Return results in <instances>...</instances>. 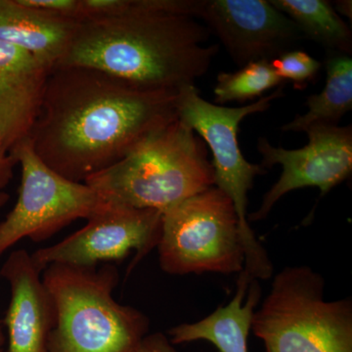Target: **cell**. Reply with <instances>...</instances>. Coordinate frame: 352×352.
<instances>
[{
    "label": "cell",
    "mask_w": 352,
    "mask_h": 352,
    "mask_svg": "<svg viewBox=\"0 0 352 352\" xmlns=\"http://www.w3.org/2000/svg\"><path fill=\"white\" fill-rule=\"evenodd\" d=\"M177 95L98 69L56 67L29 140L50 168L83 183L177 119Z\"/></svg>",
    "instance_id": "obj_1"
},
{
    "label": "cell",
    "mask_w": 352,
    "mask_h": 352,
    "mask_svg": "<svg viewBox=\"0 0 352 352\" xmlns=\"http://www.w3.org/2000/svg\"><path fill=\"white\" fill-rule=\"evenodd\" d=\"M210 34L195 18L178 14L82 21L57 67L98 69L138 87L178 91L210 69L219 51L208 45Z\"/></svg>",
    "instance_id": "obj_2"
},
{
    "label": "cell",
    "mask_w": 352,
    "mask_h": 352,
    "mask_svg": "<svg viewBox=\"0 0 352 352\" xmlns=\"http://www.w3.org/2000/svg\"><path fill=\"white\" fill-rule=\"evenodd\" d=\"M43 282L54 309L47 352H133L149 330V319L113 298L116 266L51 264Z\"/></svg>",
    "instance_id": "obj_3"
},
{
    "label": "cell",
    "mask_w": 352,
    "mask_h": 352,
    "mask_svg": "<svg viewBox=\"0 0 352 352\" xmlns=\"http://www.w3.org/2000/svg\"><path fill=\"white\" fill-rule=\"evenodd\" d=\"M85 184L107 201L164 212L214 185L203 139L176 119Z\"/></svg>",
    "instance_id": "obj_4"
},
{
    "label": "cell",
    "mask_w": 352,
    "mask_h": 352,
    "mask_svg": "<svg viewBox=\"0 0 352 352\" xmlns=\"http://www.w3.org/2000/svg\"><path fill=\"white\" fill-rule=\"evenodd\" d=\"M325 281L308 266L280 271L252 316L266 352H352L351 298L328 302Z\"/></svg>",
    "instance_id": "obj_5"
},
{
    "label": "cell",
    "mask_w": 352,
    "mask_h": 352,
    "mask_svg": "<svg viewBox=\"0 0 352 352\" xmlns=\"http://www.w3.org/2000/svg\"><path fill=\"white\" fill-rule=\"evenodd\" d=\"M283 88L244 107H226L210 103L201 96L196 85L178 90V119L201 136L212 154L214 187L221 190L235 208L244 248V271L252 280H268L273 265L267 252L259 244L248 220V195L256 176L265 175L261 164H252L243 156L238 141L241 122L248 116L263 113L283 96Z\"/></svg>",
    "instance_id": "obj_6"
},
{
    "label": "cell",
    "mask_w": 352,
    "mask_h": 352,
    "mask_svg": "<svg viewBox=\"0 0 352 352\" xmlns=\"http://www.w3.org/2000/svg\"><path fill=\"white\" fill-rule=\"evenodd\" d=\"M157 249L162 270L171 275L244 270L235 208L214 186L164 210Z\"/></svg>",
    "instance_id": "obj_7"
},
{
    "label": "cell",
    "mask_w": 352,
    "mask_h": 352,
    "mask_svg": "<svg viewBox=\"0 0 352 352\" xmlns=\"http://www.w3.org/2000/svg\"><path fill=\"white\" fill-rule=\"evenodd\" d=\"M9 153L22 168V179L17 203L0 222V256L24 238L41 242L76 219H90L107 203L85 183L50 168L29 138Z\"/></svg>",
    "instance_id": "obj_8"
},
{
    "label": "cell",
    "mask_w": 352,
    "mask_h": 352,
    "mask_svg": "<svg viewBox=\"0 0 352 352\" xmlns=\"http://www.w3.org/2000/svg\"><path fill=\"white\" fill-rule=\"evenodd\" d=\"M162 217L161 210L107 201L87 219V226L57 244L38 250L32 258L43 272L51 264L95 267L98 263L122 261L134 251L131 271L157 247Z\"/></svg>",
    "instance_id": "obj_9"
},
{
    "label": "cell",
    "mask_w": 352,
    "mask_h": 352,
    "mask_svg": "<svg viewBox=\"0 0 352 352\" xmlns=\"http://www.w3.org/2000/svg\"><path fill=\"white\" fill-rule=\"evenodd\" d=\"M305 133L307 144L296 150L274 147L265 138L258 139L261 166L266 170L281 164L283 171L263 197L258 210L248 215V220L265 219L275 204L294 190L316 187L326 195L351 175V126H314Z\"/></svg>",
    "instance_id": "obj_10"
},
{
    "label": "cell",
    "mask_w": 352,
    "mask_h": 352,
    "mask_svg": "<svg viewBox=\"0 0 352 352\" xmlns=\"http://www.w3.org/2000/svg\"><path fill=\"white\" fill-rule=\"evenodd\" d=\"M195 19L215 34L240 68L291 50L303 38L288 16L267 0H196Z\"/></svg>",
    "instance_id": "obj_11"
},
{
    "label": "cell",
    "mask_w": 352,
    "mask_h": 352,
    "mask_svg": "<svg viewBox=\"0 0 352 352\" xmlns=\"http://www.w3.org/2000/svg\"><path fill=\"white\" fill-rule=\"evenodd\" d=\"M41 272L25 250L11 252L0 270L10 286L11 298L6 318L7 352H47L54 326V309Z\"/></svg>",
    "instance_id": "obj_12"
},
{
    "label": "cell",
    "mask_w": 352,
    "mask_h": 352,
    "mask_svg": "<svg viewBox=\"0 0 352 352\" xmlns=\"http://www.w3.org/2000/svg\"><path fill=\"white\" fill-rule=\"evenodd\" d=\"M51 69L28 51L0 41V135L9 152L29 138Z\"/></svg>",
    "instance_id": "obj_13"
},
{
    "label": "cell",
    "mask_w": 352,
    "mask_h": 352,
    "mask_svg": "<svg viewBox=\"0 0 352 352\" xmlns=\"http://www.w3.org/2000/svg\"><path fill=\"white\" fill-rule=\"evenodd\" d=\"M261 296L258 280H251L242 271L232 300L226 307L217 308L203 320L171 328L168 331L171 344L207 340L219 352H249L248 338Z\"/></svg>",
    "instance_id": "obj_14"
},
{
    "label": "cell",
    "mask_w": 352,
    "mask_h": 352,
    "mask_svg": "<svg viewBox=\"0 0 352 352\" xmlns=\"http://www.w3.org/2000/svg\"><path fill=\"white\" fill-rule=\"evenodd\" d=\"M78 22L0 0V41L28 51L54 69L68 51Z\"/></svg>",
    "instance_id": "obj_15"
},
{
    "label": "cell",
    "mask_w": 352,
    "mask_h": 352,
    "mask_svg": "<svg viewBox=\"0 0 352 352\" xmlns=\"http://www.w3.org/2000/svg\"><path fill=\"white\" fill-rule=\"evenodd\" d=\"M326 85L320 94L310 95L307 113L282 126L283 131L305 132L314 126H338L352 109V59L331 53L326 60Z\"/></svg>",
    "instance_id": "obj_16"
},
{
    "label": "cell",
    "mask_w": 352,
    "mask_h": 352,
    "mask_svg": "<svg viewBox=\"0 0 352 352\" xmlns=\"http://www.w3.org/2000/svg\"><path fill=\"white\" fill-rule=\"evenodd\" d=\"M278 10L288 16L302 32L331 53L351 55L352 34L327 0H271Z\"/></svg>",
    "instance_id": "obj_17"
},
{
    "label": "cell",
    "mask_w": 352,
    "mask_h": 352,
    "mask_svg": "<svg viewBox=\"0 0 352 352\" xmlns=\"http://www.w3.org/2000/svg\"><path fill=\"white\" fill-rule=\"evenodd\" d=\"M283 82L270 60H259L233 73H219L214 88V101L219 106L230 102L244 103L263 97L264 92L280 87Z\"/></svg>",
    "instance_id": "obj_18"
},
{
    "label": "cell",
    "mask_w": 352,
    "mask_h": 352,
    "mask_svg": "<svg viewBox=\"0 0 352 352\" xmlns=\"http://www.w3.org/2000/svg\"><path fill=\"white\" fill-rule=\"evenodd\" d=\"M277 76L284 80L307 85L318 75L322 64L302 50H291L271 61Z\"/></svg>",
    "instance_id": "obj_19"
},
{
    "label": "cell",
    "mask_w": 352,
    "mask_h": 352,
    "mask_svg": "<svg viewBox=\"0 0 352 352\" xmlns=\"http://www.w3.org/2000/svg\"><path fill=\"white\" fill-rule=\"evenodd\" d=\"M21 3L50 15L78 22L80 0H20Z\"/></svg>",
    "instance_id": "obj_20"
},
{
    "label": "cell",
    "mask_w": 352,
    "mask_h": 352,
    "mask_svg": "<svg viewBox=\"0 0 352 352\" xmlns=\"http://www.w3.org/2000/svg\"><path fill=\"white\" fill-rule=\"evenodd\" d=\"M163 333H147L133 352H177Z\"/></svg>",
    "instance_id": "obj_21"
},
{
    "label": "cell",
    "mask_w": 352,
    "mask_h": 352,
    "mask_svg": "<svg viewBox=\"0 0 352 352\" xmlns=\"http://www.w3.org/2000/svg\"><path fill=\"white\" fill-rule=\"evenodd\" d=\"M16 164L15 160L11 156L0 135V193L12 179L14 166Z\"/></svg>",
    "instance_id": "obj_22"
},
{
    "label": "cell",
    "mask_w": 352,
    "mask_h": 352,
    "mask_svg": "<svg viewBox=\"0 0 352 352\" xmlns=\"http://www.w3.org/2000/svg\"><path fill=\"white\" fill-rule=\"evenodd\" d=\"M336 8L335 10L337 12L342 14V15L346 16V17H349V19H351V1H347V0H344V1H337L336 2ZM338 13V14H339Z\"/></svg>",
    "instance_id": "obj_23"
},
{
    "label": "cell",
    "mask_w": 352,
    "mask_h": 352,
    "mask_svg": "<svg viewBox=\"0 0 352 352\" xmlns=\"http://www.w3.org/2000/svg\"><path fill=\"white\" fill-rule=\"evenodd\" d=\"M9 200L8 194L4 193V192H1L0 193V208L4 207L6 205L7 201Z\"/></svg>",
    "instance_id": "obj_24"
},
{
    "label": "cell",
    "mask_w": 352,
    "mask_h": 352,
    "mask_svg": "<svg viewBox=\"0 0 352 352\" xmlns=\"http://www.w3.org/2000/svg\"><path fill=\"white\" fill-rule=\"evenodd\" d=\"M2 322L0 321V349L3 347L6 344V336H4L3 331H2Z\"/></svg>",
    "instance_id": "obj_25"
},
{
    "label": "cell",
    "mask_w": 352,
    "mask_h": 352,
    "mask_svg": "<svg viewBox=\"0 0 352 352\" xmlns=\"http://www.w3.org/2000/svg\"><path fill=\"white\" fill-rule=\"evenodd\" d=\"M0 352H6L3 351V349H0Z\"/></svg>",
    "instance_id": "obj_26"
}]
</instances>
